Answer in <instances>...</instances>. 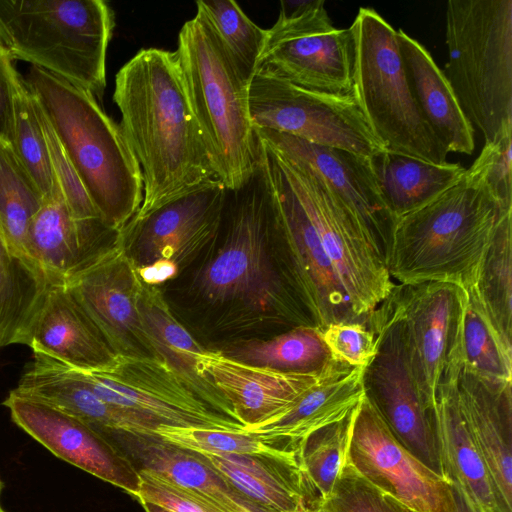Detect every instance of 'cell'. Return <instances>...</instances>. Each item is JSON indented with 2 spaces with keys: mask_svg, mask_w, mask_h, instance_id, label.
<instances>
[{
  "mask_svg": "<svg viewBox=\"0 0 512 512\" xmlns=\"http://www.w3.org/2000/svg\"><path fill=\"white\" fill-rule=\"evenodd\" d=\"M218 239L221 245L196 279L208 302L264 313L286 330L320 328L286 250L259 148L249 177L239 187L227 189Z\"/></svg>",
  "mask_w": 512,
  "mask_h": 512,
  "instance_id": "6da1fadb",
  "label": "cell"
},
{
  "mask_svg": "<svg viewBox=\"0 0 512 512\" xmlns=\"http://www.w3.org/2000/svg\"><path fill=\"white\" fill-rule=\"evenodd\" d=\"M113 101L143 178V201L133 219L216 178L175 51L137 52L115 76Z\"/></svg>",
  "mask_w": 512,
  "mask_h": 512,
  "instance_id": "7a4b0ae2",
  "label": "cell"
},
{
  "mask_svg": "<svg viewBox=\"0 0 512 512\" xmlns=\"http://www.w3.org/2000/svg\"><path fill=\"white\" fill-rule=\"evenodd\" d=\"M23 78L103 222L120 232L143 201L141 169L120 125L62 78L36 66Z\"/></svg>",
  "mask_w": 512,
  "mask_h": 512,
  "instance_id": "3957f363",
  "label": "cell"
},
{
  "mask_svg": "<svg viewBox=\"0 0 512 512\" xmlns=\"http://www.w3.org/2000/svg\"><path fill=\"white\" fill-rule=\"evenodd\" d=\"M512 208L488 188L463 175L424 206L399 217L387 268L401 285L451 283L466 291L477 281L494 232Z\"/></svg>",
  "mask_w": 512,
  "mask_h": 512,
  "instance_id": "277c9868",
  "label": "cell"
},
{
  "mask_svg": "<svg viewBox=\"0 0 512 512\" xmlns=\"http://www.w3.org/2000/svg\"><path fill=\"white\" fill-rule=\"evenodd\" d=\"M175 54L214 174L227 189H235L258 160L249 115V84L198 11L179 31Z\"/></svg>",
  "mask_w": 512,
  "mask_h": 512,
  "instance_id": "5b68a950",
  "label": "cell"
},
{
  "mask_svg": "<svg viewBox=\"0 0 512 512\" xmlns=\"http://www.w3.org/2000/svg\"><path fill=\"white\" fill-rule=\"evenodd\" d=\"M443 73L484 142L512 124V0H449Z\"/></svg>",
  "mask_w": 512,
  "mask_h": 512,
  "instance_id": "8992f818",
  "label": "cell"
},
{
  "mask_svg": "<svg viewBox=\"0 0 512 512\" xmlns=\"http://www.w3.org/2000/svg\"><path fill=\"white\" fill-rule=\"evenodd\" d=\"M11 55L95 98L106 88L114 12L103 0H0Z\"/></svg>",
  "mask_w": 512,
  "mask_h": 512,
  "instance_id": "52a82bcc",
  "label": "cell"
},
{
  "mask_svg": "<svg viewBox=\"0 0 512 512\" xmlns=\"http://www.w3.org/2000/svg\"><path fill=\"white\" fill-rule=\"evenodd\" d=\"M349 29L354 44L352 94L374 136L389 152L447 164L449 151L411 90L397 30L367 7L359 8Z\"/></svg>",
  "mask_w": 512,
  "mask_h": 512,
  "instance_id": "ba28073f",
  "label": "cell"
},
{
  "mask_svg": "<svg viewBox=\"0 0 512 512\" xmlns=\"http://www.w3.org/2000/svg\"><path fill=\"white\" fill-rule=\"evenodd\" d=\"M393 290L368 315L367 325L376 337V353L362 369L364 396L396 439L442 476L434 408L426 403L416 382L406 323Z\"/></svg>",
  "mask_w": 512,
  "mask_h": 512,
  "instance_id": "9c48e42d",
  "label": "cell"
},
{
  "mask_svg": "<svg viewBox=\"0 0 512 512\" xmlns=\"http://www.w3.org/2000/svg\"><path fill=\"white\" fill-rule=\"evenodd\" d=\"M270 147L319 237L353 314L366 322L396 285L386 263L343 202L314 174Z\"/></svg>",
  "mask_w": 512,
  "mask_h": 512,
  "instance_id": "30bf717a",
  "label": "cell"
},
{
  "mask_svg": "<svg viewBox=\"0 0 512 512\" xmlns=\"http://www.w3.org/2000/svg\"><path fill=\"white\" fill-rule=\"evenodd\" d=\"M324 4L323 0L280 3L256 73L309 90L352 94L353 36L349 28L333 26Z\"/></svg>",
  "mask_w": 512,
  "mask_h": 512,
  "instance_id": "8fae6325",
  "label": "cell"
},
{
  "mask_svg": "<svg viewBox=\"0 0 512 512\" xmlns=\"http://www.w3.org/2000/svg\"><path fill=\"white\" fill-rule=\"evenodd\" d=\"M227 188L213 178L171 199L119 233L142 281L175 276L217 240Z\"/></svg>",
  "mask_w": 512,
  "mask_h": 512,
  "instance_id": "7c38bea8",
  "label": "cell"
},
{
  "mask_svg": "<svg viewBox=\"0 0 512 512\" xmlns=\"http://www.w3.org/2000/svg\"><path fill=\"white\" fill-rule=\"evenodd\" d=\"M248 106L253 130L269 129L369 159L386 150L353 94L309 90L256 73L248 86Z\"/></svg>",
  "mask_w": 512,
  "mask_h": 512,
  "instance_id": "4fadbf2b",
  "label": "cell"
},
{
  "mask_svg": "<svg viewBox=\"0 0 512 512\" xmlns=\"http://www.w3.org/2000/svg\"><path fill=\"white\" fill-rule=\"evenodd\" d=\"M78 371L101 399L160 426L245 430L208 406L156 358L116 354L103 368Z\"/></svg>",
  "mask_w": 512,
  "mask_h": 512,
  "instance_id": "5bb4252c",
  "label": "cell"
},
{
  "mask_svg": "<svg viewBox=\"0 0 512 512\" xmlns=\"http://www.w3.org/2000/svg\"><path fill=\"white\" fill-rule=\"evenodd\" d=\"M347 462L369 483L416 512H451V483L392 434L363 396L352 426Z\"/></svg>",
  "mask_w": 512,
  "mask_h": 512,
  "instance_id": "9a60e30c",
  "label": "cell"
},
{
  "mask_svg": "<svg viewBox=\"0 0 512 512\" xmlns=\"http://www.w3.org/2000/svg\"><path fill=\"white\" fill-rule=\"evenodd\" d=\"M65 284L115 354L155 358L139 311L143 282L119 235Z\"/></svg>",
  "mask_w": 512,
  "mask_h": 512,
  "instance_id": "2e32d148",
  "label": "cell"
},
{
  "mask_svg": "<svg viewBox=\"0 0 512 512\" xmlns=\"http://www.w3.org/2000/svg\"><path fill=\"white\" fill-rule=\"evenodd\" d=\"M12 421L56 457L133 496L141 476L131 458L87 422L11 390L2 402Z\"/></svg>",
  "mask_w": 512,
  "mask_h": 512,
  "instance_id": "e0dca14e",
  "label": "cell"
},
{
  "mask_svg": "<svg viewBox=\"0 0 512 512\" xmlns=\"http://www.w3.org/2000/svg\"><path fill=\"white\" fill-rule=\"evenodd\" d=\"M406 323L411 363L420 392L434 408L443 372L462 358L467 291L451 283L395 285Z\"/></svg>",
  "mask_w": 512,
  "mask_h": 512,
  "instance_id": "ac0fdd59",
  "label": "cell"
},
{
  "mask_svg": "<svg viewBox=\"0 0 512 512\" xmlns=\"http://www.w3.org/2000/svg\"><path fill=\"white\" fill-rule=\"evenodd\" d=\"M254 134L320 179L350 210L387 265L396 218L381 197L369 158L269 129H254Z\"/></svg>",
  "mask_w": 512,
  "mask_h": 512,
  "instance_id": "d6986e66",
  "label": "cell"
},
{
  "mask_svg": "<svg viewBox=\"0 0 512 512\" xmlns=\"http://www.w3.org/2000/svg\"><path fill=\"white\" fill-rule=\"evenodd\" d=\"M257 142L274 191L286 250L320 328L335 322L360 321L353 314L319 237L271 147L258 138Z\"/></svg>",
  "mask_w": 512,
  "mask_h": 512,
  "instance_id": "ffe728a7",
  "label": "cell"
},
{
  "mask_svg": "<svg viewBox=\"0 0 512 512\" xmlns=\"http://www.w3.org/2000/svg\"><path fill=\"white\" fill-rule=\"evenodd\" d=\"M117 234L101 219L75 220L53 176L50 192L29 223L25 253L50 285L65 284L109 247Z\"/></svg>",
  "mask_w": 512,
  "mask_h": 512,
  "instance_id": "44dd1931",
  "label": "cell"
},
{
  "mask_svg": "<svg viewBox=\"0 0 512 512\" xmlns=\"http://www.w3.org/2000/svg\"><path fill=\"white\" fill-rule=\"evenodd\" d=\"M333 362L319 372L296 373L246 364L222 351L205 349L197 358L199 372L227 400L245 429L284 410L317 383Z\"/></svg>",
  "mask_w": 512,
  "mask_h": 512,
  "instance_id": "7402d4cb",
  "label": "cell"
},
{
  "mask_svg": "<svg viewBox=\"0 0 512 512\" xmlns=\"http://www.w3.org/2000/svg\"><path fill=\"white\" fill-rule=\"evenodd\" d=\"M22 344L80 371L103 368L116 355L66 284L48 288Z\"/></svg>",
  "mask_w": 512,
  "mask_h": 512,
  "instance_id": "603a6c76",
  "label": "cell"
},
{
  "mask_svg": "<svg viewBox=\"0 0 512 512\" xmlns=\"http://www.w3.org/2000/svg\"><path fill=\"white\" fill-rule=\"evenodd\" d=\"M16 391L39 399L92 427L134 436H156L159 425L101 399L82 374L47 356L34 354Z\"/></svg>",
  "mask_w": 512,
  "mask_h": 512,
  "instance_id": "cb8c5ba5",
  "label": "cell"
},
{
  "mask_svg": "<svg viewBox=\"0 0 512 512\" xmlns=\"http://www.w3.org/2000/svg\"><path fill=\"white\" fill-rule=\"evenodd\" d=\"M201 455L262 512L319 511L322 500L300 463L299 451Z\"/></svg>",
  "mask_w": 512,
  "mask_h": 512,
  "instance_id": "d4e9b609",
  "label": "cell"
},
{
  "mask_svg": "<svg viewBox=\"0 0 512 512\" xmlns=\"http://www.w3.org/2000/svg\"><path fill=\"white\" fill-rule=\"evenodd\" d=\"M459 405L506 512H512L511 383L485 381L462 368L457 380Z\"/></svg>",
  "mask_w": 512,
  "mask_h": 512,
  "instance_id": "484cf974",
  "label": "cell"
},
{
  "mask_svg": "<svg viewBox=\"0 0 512 512\" xmlns=\"http://www.w3.org/2000/svg\"><path fill=\"white\" fill-rule=\"evenodd\" d=\"M463 362L442 374L434 404V422L442 476L459 485L483 512H506L489 471L462 415L457 380Z\"/></svg>",
  "mask_w": 512,
  "mask_h": 512,
  "instance_id": "4316f807",
  "label": "cell"
},
{
  "mask_svg": "<svg viewBox=\"0 0 512 512\" xmlns=\"http://www.w3.org/2000/svg\"><path fill=\"white\" fill-rule=\"evenodd\" d=\"M362 369L334 361L324 376L284 410L245 429L298 452L312 432L341 420L357 407L364 396Z\"/></svg>",
  "mask_w": 512,
  "mask_h": 512,
  "instance_id": "83f0119b",
  "label": "cell"
},
{
  "mask_svg": "<svg viewBox=\"0 0 512 512\" xmlns=\"http://www.w3.org/2000/svg\"><path fill=\"white\" fill-rule=\"evenodd\" d=\"M138 464L213 502L226 512H262L201 454L158 436H134L98 430Z\"/></svg>",
  "mask_w": 512,
  "mask_h": 512,
  "instance_id": "f1b7e54d",
  "label": "cell"
},
{
  "mask_svg": "<svg viewBox=\"0 0 512 512\" xmlns=\"http://www.w3.org/2000/svg\"><path fill=\"white\" fill-rule=\"evenodd\" d=\"M398 44L408 81L427 123L449 152L475 150V131L465 117L444 73L429 51L402 29Z\"/></svg>",
  "mask_w": 512,
  "mask_h": 512,
  "instance_id": "f546056e",
  "label": "cell"
},
{
  "mask_svg": "<svg viewBox=\"0 0 512 512\" xmlns=\"http://www.w3.org/2000/svg\"><path fill=\"white\" fill-rule=\"evenodd\" d=\"M139 311L155 358L164 362L191 391L213 410L237 421L227 400L198 370L197 358L205 349L175 318L156 285L143 282Z\"/></svg>",
  "mask_w": 512,
  "mask_h": 512,
  "instance_id": "4dcf8cb0",
  "label": "cell"
},
{
  "mask_svg": "<svg viewBox=\"0 0 512 512\" xmlns=\"http://www.w3.org/2000/svg\"><path fill=\"white\" fill-rule=\"evenodd\" d=\"M381 197L396 220L429 203L461 180L459 163L436 165L387 150L370 158Z\"/></svg>",
  "mask_w": 512,
  "mask_h": 512,
  "instance_id": "1f68e13d",
  "label": "cell"
},
{
  "mask_svg": "<svg viewBox=\"0 0 512 512\" xmlns=\"http://www.w3.org/2000/svg\"><path fill=\"white\" fill-rule=\"evenodd\" d=\"M50 286L39 268L9 249L0 231V348L22 344Z\"/></svg>",
  "mask_w": 512,
  "mask_h": 512,
  "instance_id": "d6a6232c",
  "label": "cell"
},
{
  "mask_svg": "<svg viewBox=\"0 0 512 512\" xmlns=\"http://www.w3.org/2000/svg\"><path fill=\"white\" fill-rule=\"evenodd\" d=\"M223 353L246 364L281 372H319L333 361L320 328L313 326L293 327L264 341L242 342Z\"/></svg>",
  "mask_w": 512,
  "mask_h": 512,
  "instance_id": "836d02e7",
  "label": "cell"
},
{
  "mask_svg": "<svg viewBox=\"0 0 512 512\" xmlns=\"http://www.w3.org/2000/svg\"><path fill=\"white\" fill-rule=\"evenodd\" d=\"M462 330L463 368L481 379L511 383L512 344L499 333L473 289L467 291Z\"/></svg>",
  "mask_w": 512,
  "mask_h": 512,
  "instance_id": "e575fe53",
  "label": "cell"
},
{
  "mask_svg": "<svg viewBox=\"0 0 512 512\" xmlns=\"http://www.w3.org/2000/svg\"><path fill=\"white\" fill-rule=\"evenodd\" d=\"M472 289L499 333L512 344V211L500 220Z\"/></svg>",
  "mask_w": 512,
  "mask_h": 512,
  "instance_id": "d590c367",
  "label": "cell"
},
{
  "mask_svg": "<svg viewBox=\"0 0 512 512\" xmlns=\"http://www.w3.org/2000/svg\"><path fill=\"white\" fill-rule=\"evenodd\" d=\"M42 201L43 195L19 162L11 144L0 139V231L9 249L27 261V229Z\"/></svg>",
  "mask_w": 512,
  "mask_h": 512,
  "instance_id": "8d00e7d4",
  "label": "cell"
},
{
  "mask_svg": "<svg viewBox=\"0 0 512 512\" xmlns=\"http://www.w3.org/2000/svg\"><path fill=\"white\" fill-rule=\"evenodd\" d=\"M197 11L214 29L241 77L249 84L256 73L267 30L260 28L233 0H201Z\"/></svg>",
  "mask_w": 512,
  "mask_h": 512,
  "instance_id": "74e56055",
  "label": "cell"
},
{
  "mask_svg": "<svg viewBox=\"0 0 512 512\" xmlns=\"http://www.w3.org/2000/svg\"><path fill=\"white\" fill-rule=\"evenodd\" d=\"M12 148L19 162L37 186L47 195L53 186V172L36 102L20 75L14 94V139Z\"/></svg>",
  "mask_w": 512,
  "mask_h": 512,
  "instance_id": "f35d334b",
  "label": "cell"
},
{
  "mask_svg": "<svg viewBox=\"0 0 512 512\" xmlns=\"http://www.w3.org/2000/svg\"><path fill=\"white\" fill-rule=\"evenodd\" d=\"M356 408L341 420L312 432L299 448L300 463L321 500L331 493L346 463Z\"/></svg>",
  "mask_w": 512,
  "mask_h": 512,
  "instance_id": "ab89813d",
  "label": "cell"
},
{
  "mask_svg": "<svg viewBox=\"0 0 512 512\" xmlns=\"http://www.w3.org/2000/svg\"><path fill=\"white\" fill-rule=\"evenodd\" d=\"M156 435L168 443L200 454L221 456L290 452L246 430L161 425Z\"/></svg>",
  "mask_w": 512,
  "mask_h": 512,
  "instance_id": "60d3db41",
  "label": "cell"
},
{
  "mask_svg": "<svg viewBox=\"0 0 512 512\" xmlns=\"http://www.w3.org/2000/svg\"><path fill=\"white\" fill-rule=\"evenodd\" d=\"M319 512H402V508L399 501L369 483L346 460Z\"/></svg>",
  "mask_w": 512,
  "mask_h": 512,
  "instance_id": "b9f144b4",
  "label": "cell"
},
{
  "mask_svg": "<svg viewBox=\"0 0 512 512\" xmlns=\"http://www.w3.org/2000/svg\"><path fill=\"white\" fill-rule=\"evenodd\" d=\"M512 124L485 142L481 153L466 169V176L483 183L505 208H512Z\"/></svg>",
  "mask_w": 512,
  "mask_h": 512,
  "instance_id": "7bdbcfd3",
  "label": "cell"
},
{
  "mask_svg": "<svg viewBox=\"0 0 512 512\" xmlns=\"http://www.w3.org/2000/svg\"><path fill=\"white\" fill-rule=\"evenodd\" d=\"M36 106L47 144L53 176L59 184L72 216L77 221L102 220L37 102Z\"/></svg>",
  "mask_w": 512,
  "mask_h": 512,
  "instance_id": "ee69618b",
  "label": "cell"
},
{
  "mask_svg": "<svg viewBox=\"0 0 512 512\" xmlns=\"http://www.w3.org/2000/svg\"><path fill=\"white\" fill-rule=\"evenodd\" d=\"M333 361L364 368L376 353V337L367 322H335L320 328Z\"/></svg>",
  "mask_w": 512,
  "mask_h": 512,
  "instance_id": "f6af8a7d",
  "label": "cell"
},
{
  "mask_svg": "<svg viewBox=\"0 0 512 512\" xmlns=\"http://www.w3.org/2000/svg\"><path fill=\"white\" fill-rule=\"evenodd\" d=\"M141 483L136 500L154 503L173 512H226L197 493L153 472L139 470Z\"/></svg>",
  "mask_w": 512,
  "mask_h": 512,
  "instance_id": "bcb514c9",
  "label": "cell"
},
{
  "mask_svg": "<svg viewBox=\"0 0 512 512\" xmlns=\"http://www.w3.org/2000/svg\"><path fill=\"white\" fill-rule=\"evenodd\" d=\"M20 74L10 52L0 49V139H14V94Z\"/></svg>",
  "mask_w": 512,
  "mask_h": 512,
  "instance_id": "7dc6e473",
  "label": "cell"
},
{
  "mask_svg": "<svg viewBox=\"0 0 512 512\" xmlns=\"http://www.w3.org/2000/svg\"><path fill=\"white\" fill-rule=\"evenodd\" d=\"M453 509L451 512H483L457 484L451 483Z\"/></svg>",
  "mask_w": 512,
  "mask_h": 512,
  "instance_id": "c3c4849f",
  "label": "cell"
},
{
  "mask_svg": "<svg viewBox=\"0 0 512 512\" xmlns=\"http://www.w3.org/2000/svg\"><path fill=\"white\" fill-rule=\"evenodd\" d=\"M0 49L10 52L11 51V39L9 34L4 27L0 19ZM11 54V53H10Z\"/></svg>",
  "mask_w": 512,
  "mask_h": 512,
  "instance_id": "681fc988",
  "label": "cell"
},
{
  "mask_svg": "<svg viewBox=\"0 0 512 512\" xmlns=\"http://www.w3.org/2000/svg\"><path fill=\"white\" fill-rule=\"evenodd\" d=\"M139 503L141 504V506L143 507L145 512H173L167 508H164V507L154 504V503H149V502H144V501H141Z\"/></svg>",
  "mask_w": 512,
  "mask_h": 512,
  "instance_id": "f907efd6",
  "label": "cell"
},
{
  "mask_svg": "<svg viewBox=\"0 0 512 512\" xmlns=\"http://www.w3.org/2000/svg\"><path fill=\"white\" fill-rule=\"evenodd\" d=\"M3 487H4V484H3L2 480L0 479V512H5L1 505V495H2Z\"/></svg>",
  "mask_w": 512,
  "mask_h": 512,
  "instance_id": "816d5d0a",
  "label": "cell"
},
{
  "mask_svg": "<svg viewBox=\"0 0 512 512\" xmlns=\"http://www.w3.org/2000/svg\"><path fill=\"white\" fill-rule=\"evenodd\" d=\"M402 512H416L401 503Z\"/></svg>",
  "mask_w": 512,
  "mask_h": 512,
  "instance_id": "f5cc1de1",
  "label": "cell"
},
{
  "mask_svg": "<svg viewBox=\"0 0 512 512\" xmlns=\"http://www.w3.org/2000/svg\"><path fill=\"white\" fill-rule=\"evenodd\" d=\"M319 512V511H318Z\"/></svg>",
  "mask_w": 512,
  "mask_h": 512,
  "instance_id": "db71d44e",
  "label": "cell"
}]
</instances>
